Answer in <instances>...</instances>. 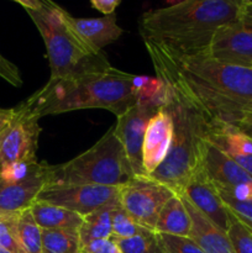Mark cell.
<instances>
[{
  "instance_id": "d6a6232c",
  "label": "cell",
  "mask_w": 252,
  "mask_h": 253,
  "mask_svg": "<svg viewBox=\"0 0 252 253\" xmlns=\"http://www.w3.org/2000/svg\"><path fill=\"white\" fill-rule=\"evenodd\" d=\"M234 126L244 131L246 135L252 137V104L247 105L244 110L241 111L237 120L235 121Z\"/></svg>"
},
{
  "instance_id": "836d02e7",
  "label": "cell",
  "mask_w": 252,
  "mask_h": 253,
  "mask_svg": "<svg viewBox=\"0 0 252 253\" xmlns=\"http://www.w3.org/2000/svg\"><path fill=\"white\" fill-rule=\"evenodd\" d=\"M121 4V0H91L90 6L104 14V16L115 14V10Z\"/></svg>"
},
{
  "instance_id": "f546056e",
  "label": "cell",
  "mask_w": 252,
  "mask_h": 253,
  "mask_svg": "<svg viewBox=\"0 0 252 253\" xmlns=\"http://www.w3.org/2000/svg\"><path fill=\"white\" fill-rule=\"evenodd\" d=\"M219 192V190H217ZM220 197H221L222 202L226 205L227 209L235 215V216L239 217L244 224H246L247 226H252V199L247 200H237L235 198L230 197V195L224 194V193H220Z\"/></svg>"
},
{
  "instance_id": "484cf974",
  "label": "cell",
  "mask_w": 252,
  "mask_h": 253,
  "mask_svg": "<svg viewBox=\"0 0 252 253\" xmlns=\"http://www.w3.org/2000/svg\"><path fill=\"white\" fill-rule=\"evenodd\" d=\"M227 236L236 253H252V230L229 210Z\"/></svg>"
},
{
  "instance_id": "4dcf8cb0",
  "label": "cell",
  "mask_w": 252,
  "mask_h": 253,
  "mask_svg": "<svg viewBox=\"0 0 252 253\" xmlns=\"http://www.w3.org/2000/svg\"><path fill=\"white\" fill-rule=\"evenodd\" d=\"M0 78L7 82L10 85L16 86V88H20L24 83L20 69L17 68L16 64L5 58L1 53H0Z\"/></svg>"
},
{
  "instance_id": "3957f363",
  "label": "cell",
  "mask_w": 252,
  "mask_h": 253,
  "mask_svg": "<svg viewBox=\"0 0 252 253\" xmlns=\"http://www.w3.org/2000/svg\"><path fill=\"white\" fill-rule=\"evenodd\" d=\"M133 79V74L114 67L105 72L48 79L22 103L40 118L83 109H105L119 118L137 103Z\"/></svg>"
},
{
  "instance_id": "9a60e30c",
  "label": "cell",
  "mask_w": 252,
  "mask_h": 253,
  "mask_svg": "<svg viewBox=\"0 0 252 253\" xmlns=\"http://www.w3.org/2000/svg\"><path fill=\"white\" fill-rule=\"evenodd\" d=\"M207 141L230 156L252 177V137L231 124L210 119Z\"/></svg>"
},
{
  "instance_id": "7a4b0ae2",
  "label": "cell",
  "mask_w": 252,
  "mask_h": 253,
  "mask_svg": "<svg viewBox=\"0 0 252 253\" xmlns=\"http://www.w3.org/2000/svg\"><path fill=\"white\" fill-rule=\"evenodd\" d=\"M242 0H185L150 10L138 20L143 42L175 56L208 53L220 27L239 22Z\"/></svg>"
},
{
  "instance_id": "d4e9b609",
  "label": "cell",
  "mask_w": 252,
  "mask_h": 253,
  "mask_svg": "<svg viewBox=\"0 0 252 253\" xmlns=\"http://www.w3.org/2000/svg\"><path fill=\"white\" fill-rule=\"evenodd\" d=\"M44 162L39 161H22L5 165L0 168V182L4 184H17L29 179L42 169Z\"/></svg>"
},
{
  "instance_id": "2e32d148",
  "label": "cell",
  "mask_w": 252,
  "mask_h": 253,
  "mask_svg": "<svg viewBox=\"0 0 252 253\" xmlns=\"http://www.w3.org/2000/svg\"><path fill=\"white\" fill-rule=\"evenodd\" d=\"M47 167L44 162L41 170L17 184L0 182V216L19 215L32 207L47 184Z\"/></svg>"
},
{
  "instance_id": "ffe728a7",
  "label": "cell",
  "mask_w": 252,
  "mask_h": 253,
  "mask_svg": "<svg viewBox=\"0 0 252 253\" xmlns=\"http://www.w3.org/2000/svg\"><path fill=\"white\" fill-rule=\"evenodd\" d=\"M30 210H31L35 221L42 230L66 229L79 231L83 224V216L79 214L62 207L48 204V203L35 202Z\"/></svg>"
},
{
  "instance_id": "cb8c5ba5",
  "label": "cell",
  "mask_w": 252,
  "mask_h": 253,
  "mask_svg": "<svg viewBox=\"0 0 252 253\" xmlns=\"http://www.w3.org/2000/svg\"><path fill=\"white\" fill-rule=\"evenodd\" d=\"M123 253H165L156 231L142 229L130 239H114Z\"/></svg>"
},
{
  "instance_id": "ba28073f",
  "label": "cell",
  "mask_w": 252,
  "mask_h": 253,
  "mask_svg": "<svg viewBox=\"0 0 252 253\" xmlns=\"http://www.w3.org/2000/svg\"><path fill=\"white\" fill-rule=\"evenodd\" d=\"M40 119L24 103L15 108L11 123L0 133V168L9 163L37 161Z\"/></svg>"
},
{
  "instance_id": "277c9868",
  "label": "cell",
  "mask_w": 252,
  "mask_h": 253,
  "mask_svg": "<svg viewBox=\"0 0 252 253\" xmlns=\"http://www.w3.org/2000/svg\"><path fill=\"white\" fill-rule=\"evenodd\" d=\"M157 77L167 86L165 108L172 115L174 135L165 162L150 178L179 194L192 175L203 167L210 119L172 79L163 74H157Z\"/></svg>"
},
{
  "instance_id": "44dd1931",
  "label": "cell",
  "mask_w": 252,
  "mask_h": 253,
  "mask_svg": "<svg viewBox=\"0 0 252 253\" xmlns=\"http://www.w3.org/2000/svg\"><path fill=\"white\" fill-rule=\"evenodd\" d=\"M118 205V204H116ZM115 205L101 208L83 217V224L79 229V240L83 249L91 241L100 239H110L111 231V210Z\"/></svg>"
},
{
  "instance_id": "603a6c76",
  "label": "cell",
  "mask_w": 252,
  "mask_h": 253,
  "mask_svg": "<svg viewBox=\"0 0 252 253\" xmlns=\"http://www.w3.org/2000/svg\"><path fill=\"white\" fill-rule=\"evenodd\" d=\"M17 237L25 253H42V229L35 221L30 209L17 217Z\"/></svg>"
},
{
  "instance_id": "8fae6325",
  "label": "cell",
  "mask_w": 252,
  "mask_h": 253,
  "mask_svg": "<svg viewBox=\"0 0 252 253\" xmlns=\"http://www.w3.org/2000/svg\"><path fill=\"white\" fill-rule=\"evenodd\" d=\"M160 109L153 104L137 101L125 114L116 118L115 135L123 145L135 177L145 175L142 169L143 138L148 121Z\"/></svg>"
},
{
  "instance_id": "ac0fdd59",
  "label": "cell",
  "mask_w": 252,
  "mask_h": 253,
  "mask_svg": "<svg viewBox=\"0 0 252 253\" xmlns=\"http://www.w3.org/2000/svg\"><path fill=\"white\" fill-rule=\"evenodd\" d=\"M67 21L89 46L99 52H103L104 47L118 41L124 32V30L116 22L115 14L85 19L74 17L67 12Z\"/></svg>"
},
{
  "instance_id": "d590c367",
  "label": "cell",
  "mask_w": 252,
  "mask_h": 253,
  "mask_svg": "<svg viewBox=\"0 0 252 253\" xmlns=\"http://www.w3.org/2000/svg\"><path fill=\"white\" fill-rule=\"evenodd\" d=\"M14 114L15 108H0V133H1L2 131H4V128L11 123L12 118H14Z\"/></svg>"
},
{
  "instance_id": "f1b7e54d",
  "label": "cell",
  "mask_w": 252,
  "mask_h": 253,
  "mask_svg": "<svg viewBox=\"0 0 252 253\" xmlns=\"http://www.w3.org/2000/svg\"><path fill=\"white\" fill-rule=\"evenodd\" d=\"M165 253H205L199 245L190 237L158 234Z\"/></svg>"
},
{
  "instance_id": "74e56055",
  "label": "cell",
  "mask_w": 252,
  "mask_h": 253,
  "mask_svg": "<svg viewBox=\"0 0 252 253\" xmlns=\"http://www.w3.org/2000/svg\"><path fill=\"white\" fill-rule=\"evenodd\" d=\"M245 225H246V224H245ZM250 229H251V230H252V226H251V227H250Z\"/></svg>"
},
{
  "instance_id": "7c38bea8",
  "label": "cell",
  "mask_w": 252,
  "mask_h": 253,
  "mask_svg": "<svg viewBox=\"0 0 252 253\" xmlns=\"http://www.w3.org/2000/svg\"><path fill=\"white\" fill-rule=\"evenodd\" d=\"M208 54L222 63L252 68V29L240 22L220 27Z\"/></svg>"
},
{
  "instance_id": "e0dca14e",
  "label": "cell",
  "mask_w": 252,
  "mask_h": 253,
  "mask_svg": "<svg viewBox=\"0 0 252 253\" xmlns=\"http://www.w3.org/2000/svg\"><path fill=\"white\" fill-rule=\"evenodd\" d=\"M179 195L192 221L190 239L194 240L205 253H236L227 232L212 224L184 195Z\"/></svg>"
},
{
  "instance_id": "4fadbf2b",
  "label": "cell",
  "mask_w": 252,
  "mask_h": 253,
  "mask_svg": "<svg viewBox=\"0 0 252 253\" xmlns=\"http://www.w3.org/2000/svg\"><path fill=\"white\" fill-rule=\"evenodd\" d=\"M174 125L169 111L163 106L148 121L142 145V169L150 177L168 156L172 146Z\"/></svg>"
},
{
  "instance_id": "5b68a950",
  "label": "cell",
  "mask_w": 252,
  "mask_h": 253,
  "mask_svg": "<svg viewBox=\"0 0 252 253\" xmlns=\"http://www.w3.org/2000/svg\"><path fill=\"white\" fill-rule=\"evenodd\" d=\"M31 17L47 51L51 81L111 68L103 52L89 46L67 21V10L49 0H16Z\"/></svg>"
},
{
  "instance_id": "6da1fadb",
  "label": "cell",
  "mask_w": 252,
  "mask_h": 253,
  "mask_svg": "<svg viewBox=\"0 0 252 253\" xmlns=\"http://www.w3.org/2000/svg\"><path fill=\"white\" fill-rule=\"evenodd\" d=\"M143 43L156 74L172 79L209 119L234 125L252 104V68L222 63L208 53L179 57L158 44Z\"/></svg>"
},
{
  "instance_id": "7402d4cb",
  "label": "cell",
  "mask_w": 252,
  "mask_h": 253,
  "mask_svg": "<svg viewBox=\"0 0 252 253\" xmlns=\"http://www.w3.org/2000/svg\"><path fill=\"white\" fill-rule=\"evenodd\" d=\"M42 253H82L78 230H42Z\"/></svg>"
},
{
  "instance_id": "9c48e42d",
  "label": "cell",
  "mask_w": 252,
  "mask_h": 253,
  "mask_svg": "<svg viewBox=\"0 0 252 253\" xmlns=\"http://www.w3.org/2000/svg\"><path fill=\"white\" fill-rule=\"evenodd\" d=\"M120 188L104 185H49L41 190L36 202L62 207L84 217L101 208L120 204Z\"/></svg>"
},
{
  "instance_id": "1f68e13d",
  "label": "cell",
  "mask_w": 252,
  "mask_h": 253,
  "mask_svg": "<svg viewBox=\"0 0 252 253\" xmlns=\"http://www.w3.org/2000/svg\"><path fill=\"white\" fill-rule=\"evenodd\" d=\"M82 253H123L113 237L91 241L82 249Z\"/></svg>"
},
{
  "instance_id": "8d00e7d4",
  "label": "cell",
  "mask_w": 252,
  "mask_h": 253,
  "mask_svg": "<svg viewBox=\"0 0 252 253\" xmlns=\"http://www.w3.org/2000/svg\"><path fill=\"white\" fill-rule=\"evenodd\" d=\"M0 253H11V252H9V251H7V250H5V249H2V247H0Z\"/></svg>"
},
{
  "instance_id": "8992f818",
  "label": "cell",
  "mask_w": 252,
  "mask_h": 253,
  "mask_svg": "<svg viewBox=\"0 0 252 253\" xmlns=\"http://www.w3.org/2000/svg\"><path fill=\"white\" fill-rule=\"evenodd\" d=\"M135 177L114 126L85 152L62 165L47 167L49 185L123 187Z\"/></svg>"
},
{
  "instance_id": "4316f807",
  "label": "cell",
  "mask_w": 252,
  "mask_h": 253,
  "mask_svg": "<svg viewBox=\"0 0 252 253\" xmlns=\"http://www.w3.org/2000/svg\"><path fill=\"white\" fill-rule=\"evenodd\" d=\"M140 225L133 221L132 217L124 210L120 204L111 210V231L113 239H130L136 236L142 230Z\"/></svg>"
},
{
  "instance_id": "52a82bcc",
  "label": "cell",
  "mask_w": 252,
  "mask_h": 253,
  "mask_svg": "<svg viewBox=\"0 0 252 253\" xmlns=\"http://www.w3.org/2000/svg\"><path fill=\"white\" fill-rule=\"evenodd\" d=\"M177 193L145 175H137L120 188V205L141 227L155 231L166 203Z\"/></svg>"
},
{
  "instance_id": "5bb4252c",
  "label": "cell",
  "mask_w": 252,
  "mask_h": 253,
  "mask_svg": "<svg viewBox=\"0 0 252 253\" xmlns=\"http://www.w3.org/2000/svg\"><path fill=\"white\" fill-rule=\"evenodd\" d=\"M179 194L184 195L212 224L219 226L224 231H227L229 209L222 202L216 187L207 177L204 168H199L192 175Z\"/></svg>"
},
{
  "instance_id": "30bf717a",
  "label": "cell",
  "mask_w": 252,
  "mask_h": 253,
  "mask_svg": "<svg viewBox=\"0 0 252 253\" xmlns=\"http://www.w3.org/2000/svg\"><path fill=\"white\" fill-rule=\"evenodd\" d=\"M203 168L210 182L220 193L237 200L252 199V177L230 156L207 141Z\"/></svg>"
},
{
  "instance_id": "83f0119b",
  "label": "cell",
  "mask_w": 252,
  "mask_h": 253,
  "mask_svg": "<svg viewBox=\"0 0 252 253\" xmlns=\"http://www.w3.org/2000/svg\"><path fill=\"white\" fill-rule=\"evenodd\" d=\"M19 215L0 216V247L11 253H25L17 237Z\"/></svg>"
},
{
  "instance_id": "d6986e66",
  "label": "cell",
  "mask_w": 252,
  "mask_h": 253,
  "mask_svg": "<svg viewBox=\"0 0 252 253\" xmlns=\"http://www.w3.org/2000/svg\"><path fill=\"white\" fill-rule=\"evenodd\" d=\"M192 230L188 210L179 194H175L168 200L158 215L155 231L157 234H168L174 236L189 237Z\"/></svg>"
},
{
  "instance_id": "e575fe53",
  "label": "cell",
  "mask_w": 252,
  "mask_h": 253,
  "mask_svg": "<svg viewBox=\"0 0 252 253\" xmlns=\"http://www.w3.org/2000/svg\"><path fill=\"white\" fill-rule=\"evenodd\" d=\"M239 22L244 25V26L252 29V1L251 0H242Z\"/></svg>"
}]
</instances>
